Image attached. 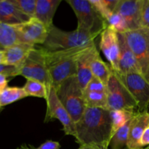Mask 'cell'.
<instances>
[{
    "label": "cell",
    "instance_id": "cell-1",
    "mask_svg": "<svg viewBox=\"0 0 149 149\" xmlns=\"http://www.w3.org/2000/svg\"><path fill=\"white\" fill-rule=\"evenodd\" d=\"M76 124L74 138L80 146L109 149L113 136L111 111L101 108H86Z\"/></svg>",
    "mask_w": 149,
    "mask_h": 149
},
{
    "label": "cell",
    "instance_id": "cell-2",
    "mask_svg": "<svg viewBox=\"0 0 149 149\" xmlns=\"http://www.w3.org/2000/svg\"><path fill=\"white\" fill-rule=\"evenodd\" d=\"M87 47L58 51H47L42 47L45 49L47 67L55 88L69 77L77 76V60Z\"/></svg>",
    "mask_w": 149,
    "mask_h": 149
},
{
    "label": "cell",
    "instance_id": "cell-3",
    "mask_svg": "<svg viewBox=\"0 0 149 149\" xmlns=\"http://www.w3.org/2000/svg\"><path fill=\"white\" fill-rule=\"evenodd\" d=\"M95 38L78 29L65 31L53 26L48 31L47 38L42 47L47 51L87 47L95 44Z\"/></svg>",
    "mask_w": 149,
    "mask_h": 149
},
{
    "label": "cell",
    "instance_id": "cell-4",
    "mask_svg": "<svg viewBox=\"0 0 149 149\" xmlns=\"http://www.w3.org/2000/svg\"><path fill=\"white\" fill-rule=\"evenodd\" d=\"M56 94L75 123L82 116L86 106L84 92L77 76L69 77L55 87Z\"/></svg>",
    "mask_w": 149,
    "mask_h": 149
},
{
    "label": "cell",
    "instance_id": "cell-5",
    "mask_svg": "<svg viewBox=\"0 0 149 149\" xmlns=\"http://www.w3.org/2000/svg\"><path fill=\"white\" fill-rule=\"evenodd\" d=\"M78 20L77 29L97 37L107 26L106 20L93 7L90 0H66Z\"/></svg>",
    "mask_w": 149,
    "mask_h": 149
},
{
    "label": "cell",
    "instance_id": "cell-6",
    "mask_svg": "<svg viewBox=\"0 0 149 149\" xmlns=\"http://www.w3.org/2000/svg\"><path fill=\"white\" fill-rule=\"evenodd\" d=\"M113 69V68H112ZM107 109L109 111L126 110L135 111L138 105L118 75L117 71L112 70L107 86Z\"/></svg>",
    "mask_w": 149,
    "mask_h": 149
},
{
    "label": "cell",
    "instance_id": "cell-7",
    "mask_svg": "<svg viewBox=\"0 0 149 149\" xmlns=\"http://www.w3.org/2000/svg\"><path fill=\"white\" fill-rule=\"evenodd\" d=\"M18 76L26 79L36 80L45 85H52V79L47 67L45 49L42 47H35L23 63L19 67Z\"/></svg>",
    "mask_w": 149,
    "mask_h": 149
},
{
    "label": "cell",
    "instance_id": "cell-8",
    "mask_svg": "<svg viewBox=\"0 0 149 149\" xmlns=\"http://www.w3.org/2000/svg\"><path fill=\"white\" fill-rule=\"evenodd\" d=\"M127 42L135 55L141 73L148 81L149 78V29L141 28L125 32Z\"/></svg>",
    "mask_w": 149,
    "mask_h": 149
},
{
    "label": "cell",
    "instance_id": "cell-9",
    "mask_svg": "<svg viewBox=\"0 0 149 149\" xmlns=\"http://www.w3.org/2000/svg\"><path fill=\"white\" fill-rule=\"evenodd\" d=\"M47 96L46 98L47 111L45 122L58 119L63 126L65 135L75 136L76 124L56 94V90L52 85H47Z\"/></svg>",
    "mask_w": 149,
    "mask_h": 149
},
{
    "label": "cell",
    "instance_id": "cell-10",
    "mask_svg": "<svg viewBox=\"0 0 149 149\" xmlns=\"http://www.w3.org/2000/svg\"><path fill=\"white\" fill-rule=\"evenodd\" d=\"M119 78L138 105V111H148L149 107V82L141 73L120 74Z\"/></svg>",
    "mask_w": 149,
    "mask_h": 149
},
{
    "label": "cell",
    "instance_id": "cell-11",
    "mask_svg": "<svg viewBox=\"0 0 149 149\" xmlns=\"http://www.w3.org/2000/svg\"><path fill=\"white\" fill-rule=\"evenodd\" d=\"M20 34V43L31 45H43L48 36L47 28L35 17L20 25H16Z\"/></svg>",
    "mask_w": 149,
    "mask_h": 149
},
{
    "label": "cell",
    "instance_id": "cell-12",
    "mask_svg": "<svg viewBox=\"0 0 149 149\" xmlns=\"http://www.w3.org/2000/svg\"><path fill=\"white\" fill-rule=\"evenodd\" d=\"M100 48L111 68L115 71H119V36L117 32L110 26H106L100 33Z\"/></svg>",
    "mask_w": 149,
    "mask_h": 149
},
{
    "label": "cell",
    "instance_id": "cell-13",
    "mask_svg": "<svg viewBox=\"0 0 149 149\" xmlns=\"http://www.w3.org/2000/svg\"><path fill=\"white\" fill-rule=\"evenodd\" d=\"M143 0H119L114 13L120 15L127 26L128 31L141 28V11Z\"/></svg>",
    "mask_w": 149,
    "mask_h": 149
},
{
    "label": "cell",
    "instance_id": "cell-14",
    "mask_svg": "<svg viewBox=\"0 0 149 149\" xmlns=\"http://www.w3.org/2000/svg\"><path fill=\"white\" fill-rule=\"evenodd\" d=\"M97 53H99L98 50L95 45L93 44L86 48L77 60V77L82 90L85 88L93 77L91 71V63Z\"/></svg>",
    "mask_w": 149,
    "mask_h": 149
},
{
    "label": "cell",
    "instance_id": "cell-15",
    "mask_svg": "<svg viewBox=\"0 0 149 149\" xmlns=\"http://www.w3.org/2000/svg\"><path fill=\"white\" fill-rule=\"evenodd\" d=\"M119 42V71L120 74H126L129 73H141V68L135 55L127 42L124 33H118Z\"/></svg>",
    "mask_w": 149,
    "mask_h": 149
},
{
    "label": "cell",
    "instance_id": "cell-16",
    "mask_svg": "<svg viewBox=\"0 0 149 149\" xmlns=\"http://www.w3.org/2000/svg\"><path fill=\"white\" fill-rule=\"evenodd\" d=\"M149 127V112L137 111L132 119L128 136L127 149H142L140 141L143 133Z\"/></svg>",
    "mask_w": 149,
    "mask_h": 149
},
{
    "label": "cell",
    "instance_id": "cell-17",
    "mask_svg": "<svg viewBox=\"0 0 149 149\" xmlns=\"http://www.w3.org/2000/svg\"><path fill=\"white\" fill-rule=\"evenodd\" d=\"M30 19L11 0H0V23L16 26L26 23Z\"/></svg>",
    "mask_w": 149,
    "mask_h": 149
},
{
    "label": "cell",
    "instance_id": "cell-18",
    "mask_svg": "<svg viewBox=\"0 0 149 149\" xmlns=\"http://www.w3.org/2000/svg\"><path fill=\"white\" fill-rule=\"evenodd\" d=\"M61 0H36L34 17L43 23L48 31L54 26L53 17Z\"/></svg>",
    "mask_w": 149,
    "mask_h": 149
},
{
    "label": "cell",
    "instance_id": "cell-19",
    "mask_svg": "<svg viewBox=\"0 0 149 149\" xmlns=\"http://www.w3.org/2000/svg\"><path fill=\"white\" fill-rule=\"evenodd\" d=\"M35 47L29 44L18 43L4 49L3 64L20 67Z\"/></svg>",
    "mask_w": 149,
    "mask_h": 149
},
{
    "label": "cell",
    "instance_id": "cell-20",
    "mask_svg": "<svg viewBox=\"0 0 149 149\" xmlns=\"http://www.w3.org/2000/svg\"><path fill=\"white\" fill-rule=\"evenodd\" d=\"M18 43L20 39L16 26L0 23V47L4 49Z\"/></svg>",
    "mask_w": 149,
    "mask_h": 149
},
{
    "label": "cell",
    "instance_id": "cell-21",
    "mask_svg": "<svg viewBox=\"0 0 149 149\" xmlns=\"http://www.w3.org/2000/svg\"><path fill=\"white\" fill-rule=\"evenodd\" d=\"M112 70L111 66L102 60L99 53L95 55L92 61L91 71L93 76L98 79L106 86H107L108 81L111 75Z\"/></svg>",
    "mask_w": 149,
    "mask_h": 149
},
{
    "label": "cell",
    "instance_id": "cell-22",
    "mask_svg": "<svg viewBox=\"0 0 149 149\" xmlns=\"http://www.w3.org/2000/svg\"><path fill=\"white\" fill-rule=\"evenodd\" d=\"M28 97L23 87H7L0 94V106H7Z\"/></svg>",
    "mask_w": 149,
    "mask_h": 149
},
{
    "label": "cell",
    "instance_id": "cell-23",
    "mask_svg": "<svg viewBox=\"0 0 149 149\" xmlns=\"http://www.w3.org/2000/svg\"><path fill=\"white\" fill-rule=\"evenodd\" d=\"M133 118V117H132ZM130 119L123 127L118 130L112 136L109 145V149H127L128 136L132 119Z\"/></svg>",
    "mask_w": 149,
    "mask_h": 149
},
{
    "label": "cell",
    "instance_id": "cell-24",
    "mask_svg": "<svg viewBox=\"0 0 149 149\" xmlns=\"http://www.w3.org/2000/svg\"><path fill=\"white\" fill-rule=\"evenodd\" d=\"M87 107L101 108L107 109V92L83 91Z\"/></svg>",
    "mask_w": 149,
    "mask_h": 149
},
{
    "label": "cell",
    "instance_id": "cell-25",
    "mask_svg": "<svg viewBox=\"0 0 149 149\" xmlns=\"http://www.w3.org/2000/svg\"><path fill=\"white\" fill-rule=\"evenodd\" d=\"M135 111L126 110L111 111L112 119V132L113 135L115 132L123 127L130 119L135 116Z\"/></svg>",
    "mask_w": 149,
    "mask_h": 149
},
{
    "label": "cell",
    "instance_id": "cell-26",
    "mask_svg": "<svg viewBox=\"0 0 149 149\" xmlns=\"http://www.w3.org/2000/svg\"><path fill=\"white\" fill-rule=\"evenodd\" d=\"M23 89L28 96L42 97L46 100L47 96V88L45 84L40 81L28 79L23 87Z\"/></svg>",
    "mask_w": 149,
    "mask_h": 149
},
{
    "label": "cell",
    "instance_id": "cell-27",
    "mask_svg": "<svg viewBox=\"0 0 149 149\" xmlns=\"http://www.w3.org/2000/svg\"><path fill=\"white\" fill-rule=\"evenodd\" d=\"M107 26H110L115 31L119 33H125L128 31V28L125 19L119 14L113 13L106 20Z\"/></svg>",
    "mask_w": 149,
    "mask_h": 149
},
{
    "label": "cell",
    "instance_id": "cell-28",
    "mask_svg": "<svg viewBox=\"0 0 149 149\" xmlns=\"http://www.w3.org/2000/svg\"><path fill=\"white\" fill-rule=\"evenodd\" d=\"M11 1L29 17H34L36 0H11Z\"/></svg>",
    "mask_w": 149,
    "mask_h": 149
},
{
    "label": "cell",
    "instance_id": "cell-29",
    "mask_svg": "<svg viewBox=\"0 0 149 149\" xmlns=\"http://www.w3.org/2000/svg\"><path fill=\"white\" fill-rule=\"evenodd\" d=\"M83 91H97V92H107L106 86L101 81L93 77L89 81L88 84L83 90Z\"/></svg>",
    "mask_w": 149,
    "mask_h": 149
},
{
    "label": "cell",
    "instance_id": "cell-30",
    "mask_svg": "<svg viewBox=\"0 0 149 149\" xmlns=\"http://www.w3.org/2000/svg\"><path fill=\"white\" fill-rule=\"evenodd\" d=\"M90 2L92 3V4L93 5V7L96 9L97 12L100 14V15L103 17V18L106 20L109 19V17L113 13H111L106 7L105 6V4H103V0H90Z\"/></svg>",
    "mask_w": 149,
    "mask_h": 149
},
{
    "label": "cell",
    "instance_id": "cell-31",
    "mask_svg": "<svg viewBox=\"0 0 149 149\" xmlns=\"http://www.w3.org/2000/svg\"><path fill=\"white\" fill-rule=\"evenodd\" d=\"M141 28L149 29V0H143L141 11Z\"/></svg>",
    "mask_w": 149,
    "mask_h": 149
},
{
    "label": "cell",
    "instance_id": "cell-32",
    "mask_svg": "<svg viewBox=\"0 0 149 149\" xmlns=\"http://www.w3.org/2000/svg\"><path fill=\"white\" fill-rule=\"evenodd\" d=\"M19 67L7 65L5 64H0V74H5L7 77H16L18 76Z\"/></svg>",
    "mask_w": 149,
    "mask_h": 149
},
{
    "label": "cell",
    "instance_id": "cell-33",
    "mask_svg": "<svg viewBox=\"0 0 149 149\" xmlns=\"http://www.w3.org/2000/svg\"><path fill=\"white\" fill-rule=\"evenodd\" d=\"M17 149H61V144L57 141H47L36 148H31L27 146L23 145Z\"/></svg>",
    "mask_w": 149,
    "mask_h": 149
},
{
    "label": "cell",
    "instance_id": "cell-34",
    "mask_svg": "<svg viewBox=\"0 0 149 149\" xmlns=\"http://www.w3.org/2000/svg\"><path fill=\"white\" fill-rule=\"evenodd\" d=\"M140 144H141L142 148L146 146H149V127L146 128L143 133L142 137L141 138V141H140Z\"/></svg>",
    "mask_w": 149,
    "mask_h": 149
},
{
    "label": "cell",
    "instance_id": "cell-35",
    "mask_svg": "<svg viewBox=\"0 0 149 149\" xmlns=\"http://www.w3.org/2000/svg\"><path fill=\"white\" fill-rule=\"evenodd\" d=\"M7 76L5 74H0V87H7Z\"/></svg>",
    "mask_w": 149,
    "mask_h": 149
},
{
    "label": "cell",
    "instance_id": "cell-36",
    "mask_svg": "<svg viewBox=\"0 0 149 149\" xmlns=\"http://www.w3.org/2000/svg\"><path fill=\"white\" fill-rule=\"evenodd\" d=\"M78 149H103V148H97V147H93V146H80V147Z\"/></svg>",
    "mask_w": 149,
    "mask_h": 149
},
{
    "label": "cell",
    "instance_id": "cell-37",
    "mask_svg": "<svg viewBox=\"0 0 149 149\" xmlns=\"http://www.w3.org/2000/svg\"><path fill=\"white\" fill-rule=\"evenodd\" d=\"M4 61V49L0 47V64L3 63Z\"/></svg>",
    "mask_w": 149,
    "mask_h": 149
},
{
    "label": "cell",
    "instance_id": "cell-38",
    "mask_svg": "<svg viewBox=\"0 0 149 149\" xmlns=\"http://www.w3.org/2000/svg\"><path fill=\"white\" fill-rule=\"evenodd\" d=\"M5 87H0V94H1V92L3 91V90H4V89L5 88Z\"/></svg>",
    "mask_w": 149,
    "mask_h": 149
},
{
    "label": "cell",
    "instance_id": "cell-39",
    "mask_svg": "<svg viewBox=\"0 0 149 149\" xmlns=\"http://www.w3.org/2000/svg\"><path fill=\"white\" fill-rule=\"evenodd\" d=\"M143 149H149V146L148 147H147V148H143Z\"/></svg>",
    "mask_w": 149,
    "mask_h": 149
},
{
    "label": "cell",
    "instance_id": "cell-40",
    "mask_svg": "<svg viewBox=\"0 0 149 149\" xmlns=\"http://www.w3.org/2000/svg\"><path fill=\"white\" fill-rule=\"evenodd\" d=\"M148 82H149V78H148Z\"/></svg>",
    "mask_w": 149,
    "mask_h": 149
},
{
    "label": "cell",
    "instance_id": "cell-41",
    "mask_svg": "<svg viewBox=\"0 0 149 149\" xmlns=\"http://www.w3.org/2000/svg\"><path fill=\"white\" fill-rule=\"evenodd\" d=\"M0 108H1V106H0Z\"/></svg>",
    "mask_w": 149,
    "mask_h": 149
},
{
    "label": "cell",
    "instance_id": "cell-42",
    "mask_svg": "<svg viewBox=\"0 0 149 149\" xmlns=\"http://www.w3.org/2000/svg\"><path fill=\"white\" fill-rule=\"evenodd\" d=\"M142 149H143V148H142Z\"/></svg>",
    "mask_w": 149,
    "mask_h": 149
}]
</instances>
